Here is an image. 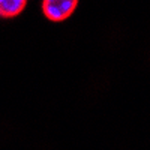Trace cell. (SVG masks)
<instances>
[{"mask_svg":"<svg viewBox=\"0 0 150 150\" xmlns=\"http://www.w3.org/2000/svg\"><path fill=\"white\" fill-rule=\"evenodd\" d=\"M77 6V0H45L42 3V11L48 20L63 21L72 14Z\"/></svg>","mask_w":150,"mask_h":150,"instance_id":"obj_1","label":"cell"},{"mask_svg":"<svg viewBox=\"0 0 150 150\" xmlns=\"http://www.w3.org/2000/svg\"><path fill=\"white\" fill-rule=\"evenodd\" d=\"M27 6L26 0H0V17L11 18L18 15Z\"/></svg>","mask_w":150,"mask_h":150,"instance_id":"obj_2","label":"cell"}]
</instances>
